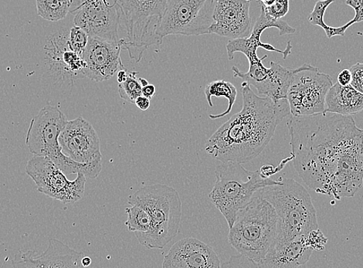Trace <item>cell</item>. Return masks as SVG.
Here are the masks:
<instances>
[{
  "label": "cell",
  "mask_w": 363,
  "mask_h": 268,
  "mask_svg": "<svg viewBox=\"0 0 363 268\" xmlns=\"http://www.w3.org/2000/svg\"><path fill=\"white\" fill-rule=\"evenodd\" d=\"M294 167L317 194L340 201L363 183V129L352 116H292L288 123Z\"/></svg>",
  "instance_id": "1"
},
{
  "label": "cell",
  "mask_w": 363,
  "mask_h": 268,
  "mask_svg": "<svg viewBox=\"0 0 363 268\" xmlns=\"http://www.w3.org/2000/svg\"><path fill=\"white\" fill-rule=\"evenodd\" d=\"M243 108L223 124L206 143L205 150L219 162L245 163L269 144L277 127L291 114L287 99L260 97L243 82Z\"/></svg>",
  "instance_id": "2"
},
{
  "label": "cell",
  "mask_w": 363,
  "mask_h": 268,
  "mask_svg": "<svg viewBox=\"0 0 363 268\" xmlns=\"http://www.w3.org/2000/svg\"><path fill=\"white\" fill-rule=\"evenodd\" d=\"M279 180V184L264 187L255 194L273 206L278 217L272 246L289 243L318 228L316 211L307 189L292 179Z\"/></svg>",
  "instance_id": "3"
},
{
  "label": "cell",
  "mask_w": 363,
  "mask_h": 268,
  "mask_svg": "<svg viewBox=\"0 0 363 268\" xmlns=\"http://www.w3.org/2000/svg\"><path fill=\"white\" fill-rule=\"evenodd\" d=\"M128 203L142 207L150 215V230L135 233L142 246L147 249H162L178 235L182 201L174 188L162 184L145 186L129 196Z\"/></svg>",
  "instance_id": "4"
},
{
  "label": "cell",
  "mask_w": 363,
  "mask_h": 268,
  "mask_svg": "<svg viewBox=\"0 0 363 268\" xmlns=\"http://www.w3.org/2000/svg\"><path fill=\"white\" fill-rule=\"evenodd\" d=\"M277 228L278 217L273 206L255 195L230 228L229 243L258 267L274 244Z\"/></svg>",
  "instance_id": "5"
},
{
  "label": "cell",
  "mask_w": 363,
  "mask_h": 268,
  "mask_svg": "<svg viewBox=\"0 0 363 268\" xmlns=\"http://www.w3.org/2000/svg\"><path fill=\"white\" fill-rule=\"evenodd\" d=\"M120 17V37L123 50L138 63L144 52L161 45L160 28L167 0H113Z\"/></svg>",
  "instance_id": "6"
},
{
  "label": "cell",
  "mask_w": 363,
  "mask_h": 268,
  "mask_svg": "<svg viewBox=\"0 0 363 268\" xmlns=\"http://www.w3.org/2000/svg\"><path fill=\"white\" fill-rule=\"evenodd\" d=\"M215 174L217 179L210 200L225 218L229 229L259 189L280 183L262 177L260 171H249L241 163L231 161L220 162Z\"/></svg>",
  "instance_id": "7"
},
{
  "label": "cell",
  "mask_w": 363,
  "mask_h": 268,
  "mask_svg": "<svg viewBox=\"0 0 363 268\" xmlns=\"http://www.w3.org/2000/svg\"><path fill=\"white\" fill-rule=\"evenodd\" d=\"M333 85L330 75L305 64L294 69L287 100L292 116H310L325 113L326 95Z\"/></svg>",
  "instance_id": "8"
},
{
  "label": "cell",
  "mask_w": 363,
  "mask_h": 268,
  "mask_svg": "<svg viewBox=\"0 0 363 268\" xmlns=\"http://www.w3.org/2000/svg\"><path fill=\"white\" fill-rule=\"evenodd\" d=\"M215 0H167L160 36L209 34L214 23Z\"/></svg>",
  "instance_id": "9"
},
{
  "label": "cell",
  "mask_w": 363,
  "mask_h": 268,
  "mask_svg": "<svg viewBox=\"0 0 363 268\" xmlns=\"http://www.w3.org/2000/svg\"><path fill=\"white\" fill-rule=\"evenodd\" d=\"M26 174L36 184L40 193L65 204L75 203L84 196L87 177L77 174L74 180H68L64 172L48 157L34 155L26 167Z\"/></svg>",
  "instance_id": "10"
},
{
  "label": "cell",
  "mask_w": 363,
  "mask_h": 268,
  "mask_svg": "<svg viewBox=\"0 0 363 268\" xmlns=\"http://www.w3.org/2000/svg\"><path fill=\"white\" fill-rule=\"evenodd\" d=\"M67 122L66 116L57 107L43 108L30 122L26 144L30 152L38 157L54 159L62 152L58 138Z\"/></svg>",
  "instance_id": "11"
},
{
  "label": "cell",
  "mask_w": 363,
  "mask_h": 268,
  "mask_svg": "<svg viewBox=\"0 0 363 268\" xmlns=\"http://www.w3.org/2000/svg\"><path fill=\"white\" fill-rule=\"evenodd\" d=\"M75 13L74 23L89 37L121 41L120 17L116 4L108 0H82Z\"/></svg>",
  "instance_id": "12"
},
{
  "label": "cell",
  "mask_w": 363,
  "mask_h": 268,
  "mask_svg": "<svg viewBox=\"0 0 363 268\" xmlns=\"http://www.w3.org/2000/svg\"><path fill=\"white\" fill-rule=\"evenodd\" d=\"M58 142L62 152L75 162L89 163L102 159L99 135L89 121L82 116L67 120Z\"/></svg>",
  "instance_id": "13"
},
{
  "label": "cell",
  "mask_w": 363,
  "mask_h": 268,
  "mask_svg": "<svg viewBox=\"0 0 363 268\" xmlns=\"http://www.w3.org/2000/svg\"><path fill=\"white\" fill-rule=\"evenodd\" d=\"M275 28L279 30L280 36L288 35L296 32L295 28L286 22L281 20H274L266 15L263 9L261 11V15L258 17L252 33L250 36L245 38L230 40L227 45V51L229 60H233L237 52L244 54L248 60L249 65H256L263 62L267 58L265 55L262 58H259L257 54L258 48H263L267 51H274L283 55L284 59H286L291 54V42L289 41L286 48L284 50L276 49L269 44H264L261 40L263 32L269 28Z\"/></svg>",
  "instance_id": "14"
},
{
  "label": "cell",
  "mask_w": 363,
  "mask_h": 268,
  "mask_svg": "<svg viewBox=\"0 0 363 268\" xmlns=\"http://www.w3.org/2000/svg\"><path fill=\"white\" fill-rule=\"evenodd\" d=\"M122 50L123 40L112 41L89 37L82 56L84 62V77L96 82L111 79L124 67L121 59Z\"/></svg>",
  "instance_id": "15"
},
{
  "label": "cell",
  "mask_w": 363,
  "mask_h": 268,
  "mask_svg": "<svg viewBox=\"0 0 363 268\" xmlns=\"http://www.w3.org/2000/svg\"><path fill=\"white\" fill-rule=\"evenodd\" d=\"M250 6L247 0H215L214 23L209 34L230 40L249 37L252 31Z\"/></svg>",
  "instance_id": "16"
},
{
  "label": "cell",
  "mask_w": 363,
  "mask_h": 268,
  "mask_svg": "<svg viewBox=\"0 0 363 268\" xmlns=\"http://www.w3.org/2000/svg\"><path fill=\"white\" fill-rule=\"evenodd\" d=\"M220 261L214 250L194 238L181 239L164 257L163 268H219Z\"/></svg>",
  "instance_id": "17"
},
{
  "label": "cell",
  "mask_w": 363,
  "mask_h": 268,
  "mask_svg": "<svg viewBox=\"0 0 363 268\" xmlns=\"http://www.w3.org/2000/svg\"><path fill=\"white\" fill-rule=\"evenodd\" d=\"M82 253L69 247L58 240L52 238L46 252L37 255L29 250L27 253L16 255L12 262L13 267L26 268H76L82 267Z\"/></svg>",
  "instance_id": "18"
},
{
  "label": "cell",
  "mask_w": 363,
  "mask_h": 268,
  "mask_svg": "<svg viewBox=\"0 0 363 268\" xmlns=\"http://www.w3.org/2000/svg\"><path fill=\"white\" fill-rule=\"evenodd\" d=\"M302 238L287 244L273 245L258 267L297 268L306 264L313 250L306 245Z\"/></svg>",
  "instance_id": "19"
},
{
  "label": "cell",
  "mask_w": 363,
  "mask_h": 268,
  "mask_svg": "<svg viewBox=\"0 0 363 268\" xmlns=\"http://www.w3.org/2000/svg\"><path fill=\"white\" fill-rule=\"evenodd\" d=\"M363 111V94L351 84H333L325 99V113L352 116Z\"/></svg>",
  "instance_id": "20"
},
{
  "label": "cell",
  "mask_w": 363,
  "mask_h": 268,
  "mask_svg": "<svg viewBox=\"0 0 363 268\" xmlns=\"http://www.w3.org/2000/svg\"><path fill=\"white\" fill-rule=\"evenodd\" d=\"M294 69L271 62L264 79L254 86L259 94L265 95L274 101L287 99V94L293 79Z\"/></svg>",
  "instance_id": "21"
},
{
  "label": "cell",
  "mask_w": 363,
  "mask_h": 268,
  "mask_svg": "<svg viewBox=\"0 0 363 268\" xmlns=\"http://www.w3.org/2000/svg\"><path fill=\"white\" fill-rule=\"evenodd\" d=\"M82 0H36L38 14L51 22L62 21L72 13Z\"/></svg>",
  "instance_id": "22"
},
{
  "label": "cell",
  "mask_w": 363,
  "mask_h": 268,
  "mask_svg": "<svg viewBox=\"0 0 363 268\" xmlns=\"http://www.w3.org/2000/svg\"><path fill=\"white\" fill-rule=\"evenodd\" d=\"M204 93L206 101L211 108L213 107V97L224 98L228 101V108L223 113L209 116L213 120H217L229 115L238 98V89L235 86L223 80L214 81L207 84Z\"/></svg>",
  "instance_id": "23"
},
{
  "label": "cell",
  "mask_w": 363,
  "mask_h": 268,
  "mask_svg": "<svg viewBox=\"0 0 363 268\" xmlns=\"http://www.w3.org/2000/svg\"><path fill=\"white\" fill-rule=\"evenodd\" d=\"M335 1V0H318L315 5L313 11L308 16V21L310 23L322 28L328 39H331L336 36H344V33L341 27H330V26H328L324 21V16L327 8Z\"/></svg>",
  "instance_id": "24"
},
{
  "label": "cell",
  "mask_w": 363,
  "mask_h": 268,
  "mask_svg": "<svg viewBox=\"0 0 363 268\" xmlns=\"http://www.w3.org/2000/svg\"><path fill=\"white\" fill-rule=\"evenodd\" d=\"M128 220L125 225L128 230L131 232L144 233L150 230L151 219L148 213L142 207L132 205L125 209Z\"/></svg>",
  "instance_id": "25"
},
{
  "label": "cell",
  "mask_w": 363,
  "mask_h": 268,
  "mask_svg": "<svg viewBox=\"0 0 363 268\" xmlns=\"http://www.w3.org/2000/svg\"><path fill=\"white\" fill-rule=\"evenodd\" d=\"M137 72L128 73L126 80L123 83H118V94L121 99L130 104H135L138 97L143 95V85Z\"/></svg>",
  "instance_id": "26"
},
{
  "label": "cell",
  "mask_w": 363,
  "mask_h": 268,
  "mask_svg": "<svg viewBox=\"0 0 363 268\" xmlns=\"http://www.w3.org/2000/svg\"><path fill=\"white\" fill-rule=\"evenodd\" d=\"M89 39V36L87 33L74 26L68 33L67 45L70 50L82 57L84 51L87 47Z\"/></svg>",
  "instance_id": "27"
},
{
  "label": "cell",
  "mask_w": 363,
  "mask_h": 268,
  "mask_svg": "<svg viewBox=\"0 0 363 268\" xmlns=\"http://www.w3.org/2000/svg\"><path fill=\"white\" fill-rule=\"evenodd\" d=\"M304 243L309 248L316 252H323L328 242L327 238L323 235L321 230L315 229L310 231L303 238Z\"/></svg>",
  "instance_id": "28"
},
{
  "label": "cell",
  "mask_w": 363,
  "mask_h": 268,
  "mask_svg": "<svg viewBox=\"0 0 363 268\" xmlns=\"http://www.w3.org/2000/svg\"><path fill=\"white\" fill-rule=\"evenodd\" d=\"M289 0H276L269 7L261 6L266 15L274 20H281L289 12Z\"/></svg>",
  "instance_id": "29"
},
{
  "label": "cell",
  "mask_w": 363,
  "mask_h": 268,
  "mask_svg": "<svg viewBox=\"0 0 363 268\" xmlns=\"http://www.w3.org/2000/svg\"><path fill=\"white\" fill-rule=\"evenodd\" d=\"M350 70L352 75L351 85L354 89L363 94V63H357L352 65Z\"/></svg>",
  "instance_id": "30"
},
{
  "label": "cell",
  "mask_w": 363,
  "mask_h": 268,
  "mask_svg": "<svg viewBox=\"0 0 363 268\" xmlns=\"http://www.w3.org/2000/svg\"><path fill=\"white\" fill-rule=\"evenodd\" d=\"M293 160V155L291 154V157L285 159L281 162L278 167L275 168L272 165L263 166L260 170L261 174L265 178H270L271 176L276 174L277 172H280L289 162Z\"/></svg>",
  "instance_id": "31"
},
{
  "label": "cell",
  "mask_w": 363,
  "mask_h": 268,
  "mask_svg": "<svg viewBox=\"0 0 363 268\" xmlns=\"http://www.w3.org/2000/svg\"><path fill=\"white\" fill-rule=\"evenodd\" d=\"M352 79V72L350 69L345 68L338 75V82L342 86L351 84Z\"/></svg>",
  "instance_id": "32"
},
{
  "label": "cell",
  "mask_w": 363,
  "mask_h": 268,
  "mask_svg": "<svg viewBox=\"0 0 363 268\" xmlns=\"http://www.w3.org/2000/svg\"><path fill=\"white\" fill-rule=\"evenodd\" d=\"M135 105L142 111H147L150 108L151 99L141 95V96L136 99Z\"/></svg>",
  "instance_id": "33"
},
{
  "label": "cell",
  "mask_w": 363,
  "mask_h": 268,
  "mask_svg": "<svg viewBox=\"0 0 363 268\" xmlns=\"http://www.w3.org/2000/svg\"><path fill=\"white\" fill-rule=\"evenodd\" d=\"M142 92L144 96L152 100L155 96V92H157V89H155V85L149 84L143 88Z\"/></svg>",
  "instance_id": "34"
},
{
  "label": "cell",
  "mask_w": 363,
  "mask_h": 268,
  "mask_svg": "<svg viewBox=\"0 0 363 268\" xmlns=\"http://www.w3.org/2000/svg\"><path fill=\"white\" fill-rule=\"evenodd\" d=\"M345 4L352 7L354 11H357L363 6V0H347Z\"/></svg>",
  "instance_id": "35"
},
{
  "label": "cell",
  "mask_w": 363,
  "mask_h": 268,
  "mask_svg": "<svg viewBox=\"0 0 363 268\" xmlns=\"http://www.w3.org/2000/svg\"><path fill=\"white\" fill-rule=\"evenodd\" d=\"M128 77V71L127 69L123 67L120 69V70L118 72V77H117V81L118 83H123L124 82Z\"/></svg>",
  "instance_id": "36"
},
{
  "label": "cell",
  "mask_w": 363,
  "mask_h": 268,
  "mask_svg": "<svg viewBox=\"0 0 363 268\" xmlns=\"http://www.w3.org/2000/svg\"><path fill=\"white\" fill-rule=\"evenodd\" d=\"M356 14L352 22L354 23H360L363 21V6L355 11Z\"/></svg>",
  "instance_id": "37"
},
{
  "label": "cell",
  "mask_w": 363,
  "mask_h": 268,
  "mask_svg": "<svg viewBox=\"0 0 363 268\" xmlns=\"http://www.w3.org/2000/svg\"><path fill=\"white\" fill-rule=\"evenodd\" d=\"M92 263V260H91V258L88 257V256H85V257H83L82 259V267H89Z\"/></svg>",
  "instance_id": "38"
},
{
  "label": "cell",
  "mask_w": 363,
  "mask_h": 268,
  "mask_svg": "<svg viewBox=\"0 0 363 268\" xmlns=\"http://www.w3.org/2000/svg\"><path fill=\"white\" fill-rule=\"evenodd\" d=\"M259 3H260L261 6L264 7H269L274 4L276 0H257Z\"/></svg>",
  "instance_id": "39"
},
{
  "label": "cell",
  "mask_w": 363,
  "mask_h": 268,
  "mask_svg": "<svg viewBox=\"0 0 363 268\" xmlns=\"http://www.w3.org/2000/svg\"><path fill=\"white\" fill-rule=\"evenodd\" d=\"M140 81L143 85V88L145 87L147 84H149V82L145 80V79H143V77H140Z\"/></svg>",
  "instance_id": "40"
},
{
  "label": "cell",
  "mask_w": 363,
  "mask_h": 268,
  "mask_svg": "<svg viewBox=\"0 0 363 268\" xmlns=\"http://www.w3.org/2000/svg\"><path fill=\"white\" fill-rule=\"evenodd\" d=\"M247 1H250V0H247Z\"/></svg>",
  "instance_id": "41"
}]
</instances>
